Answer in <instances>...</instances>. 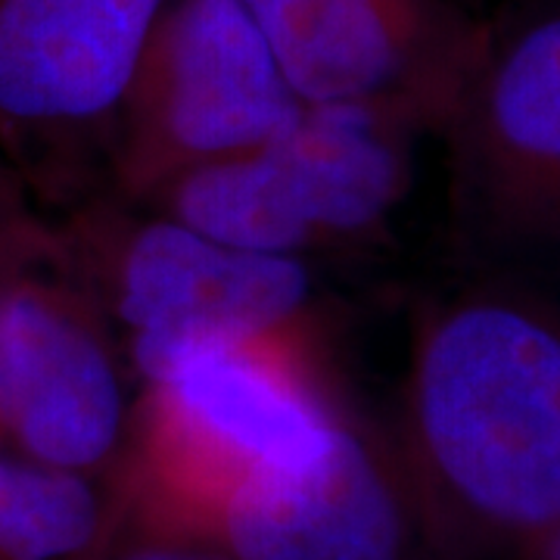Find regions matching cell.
<instances>
[{"instance_id":"obj_1","label":"cell","mask_w":560,"mask_h":560,"mask_svg":"<svg viewBox=\"0 0 560 560\" xmlns=\"http://www.w3.org/2000/svg\"><path fill=\"white\" fill-rule=\"evenodd\" d=\"M393 440L427 560L521 558L560 529V300L480 283L430 302Z\"/></svg>"},{"instance_id":"obj_2","label":"cell","mask_w":560,"mask_h":560,"mask_svg":"<svg viewBox=\"0 0 560 560\" xmlns=\"http://www.w3.org/2000/svg\"><path fill=\"white\" fill-rule=\"evenodd\" d=\"M346 415L318 324L209 342L140 383L109 486L143 517L202 536L318 458Z\"/></svg>"},{"instance_id":"obj_3","label":"cell","mask_w":560,"mask_h":560,"mask_svg":"<svg viewBox=\"0 0 560 560\" xmlns=\"http://www.w3.org/2000/svg\"><path fill=\"white\" fill-rule=\"evenodd\" d=\"M44 246L97 302L138 383L209 342L318 324L305 261L221 243L150 206L88 202L44 228Z\"/></svg>"},{"instance_id":"obj_4","label":"cell","mask_w":560,"mask_h":560,"mask_svg":"<svg viewBox=\"0 0 560 560\" xmlns=\"http://www.w3.org/2000/svg\"><path fill=\"white\" fill-rule=\"evenodd\" d=\"M405 121L352 106H302L293 125L234 160L165 187L150 209L221 243L305 261L374 246L411 187Z\"/></svg>"},{"instance_id":"obj_5","label":"cell","mask_w":560,"mask_h":560,"mask_svg":"<svg viewBox=\"0 0 560 560\" xmlns=\"http://www.w3.org/2000/svg\"><path fill=\"white\" fill-rule=\"evenodd\" d=\"M302 106L237 0H168L109 143L113 194L147 206L280 135Z\"/></svg>"},{"instance_id":"obj_6","label":"cell","mask_w":560,"mask_h":560,"mask_svg":"<svg viewBox=\"0 0 560 560\" xmlns=\"http://www.w3.org/2000/svg\"><path fill=\"white\" fill-rule=\"evenodd\" d=\"M305 106H352L442 135L486 22L460 0H237Z\"/></svg>"},{"instance_id":"obj_7","label":"cell","mask_w":560,"mask_h":560,"mask_svg":"<svg viewBox=\"0 0 560 560\" xmlns=\"http://www.w3.org/2000/svg\"><path fill=\"white\" fill-rule=\"evenodd\" d=\"M128 374L97 302L47 246L0 275V448L109 480L135 408Z\"/></svg>"},{"instance_id":"obj_8","label":"cell","mask_w":560,"mask_h":560,"mask_svg":"<svg viewBox=\"0 0 560 560\" xmlns=\"http://www.w3.org/2000/svg\"><path fill=\"white\" fill-rule=\"evenodd\" d=\"M168 0H0V160L60 194L109 156Z\"/></svg>"},{"instance_id":"obj_9","label":"cell","mask_w":560,"mask_h":560,"mask_svg":"<svg viewBox=\"0 0 560 560\" xmlns=\"http://www.w3.org/2000/svg\"><path fill=\"white\" fill-rule=\"evenodd\" d=\"M458 219L482 243H560V3L486 25L448 128Z\"/></svg>"},{"instance_id":"obj_10","label":"cell","mask_w":560,"mask_h":560,"mask_svg":"<svg viewBox=\"0 0 560 560\" xmlns=\"http://www.w3.org/2000/svg\"><path fill=\"white\" fill-rule=\"evenodd\" d=\"M200 539L231 560H427L396 440L352 411L318 458L234 501Z\"/></svg>"},{"instance_id":"obj_11","label":"cell","mask_w":560,"mask_h":560,"mask_svg":"<svg viewBox=\"0 0 560 560\" xmlns=\"http://www.w3.org/2000/svg\"><path fill=\"white\" fill-rule=\"evenodd\" d=\"M113 511L109 480L0 448V560H88Z\"/></svg>"},{"instance_id":"obj_12","label":"cell","mask_w":560,"mask_h":560,"mask_svg":"<svg viewBox=\"0 0 560 560\" xmlns=\"http://www.w3.org/2000/svg\"><path fill=\"white\" fill-rule=\"evenodd\" d=\"M113 489V486H109ZM88 560H231L212 541L143 517L113 489V511Z\"/></svg>"},{"instance_id":"obj_13","label":"cell","mask_w":560,"mask_h":560,"mask_svg":"<svg viewBox=\"0 0 560 560\" xmlns=\"http://www.w3.org/2000/svg\"><path fill=\"white\" fill-rule=\"evenodd\" d=\"M44 249V224L28 215L20 190L10 178L7 162L0 160V275L20 268L22 261Z\"/></svg>"},{"instance_id":"obj_14","label":"cell","mask_w":560,"mask_h":560,"mask_svg":"<svg viewBox=\"0 0 560 560\" xmlns=\"http://www.w3.org/2000/svg\"><path fill=\"white\" fill-rule=\"evenodd\" d=\"M517 560H560V529L536 541L533 548H526Z\"/></svg>"},{"instance_id":"obj_15","label":"cell","mask_w":560,"mask_h":560,"mask_svg":"<svg viewBox=\"0 0 560 560\" xmlns=\"http://www.w3.org/2000/svg\"><path fill=\"white\" fill-rule=\"evenodd\" d=\"M460 3H470V7H477V3H480V0H460Z\"/></svg>"}]
</instances>
